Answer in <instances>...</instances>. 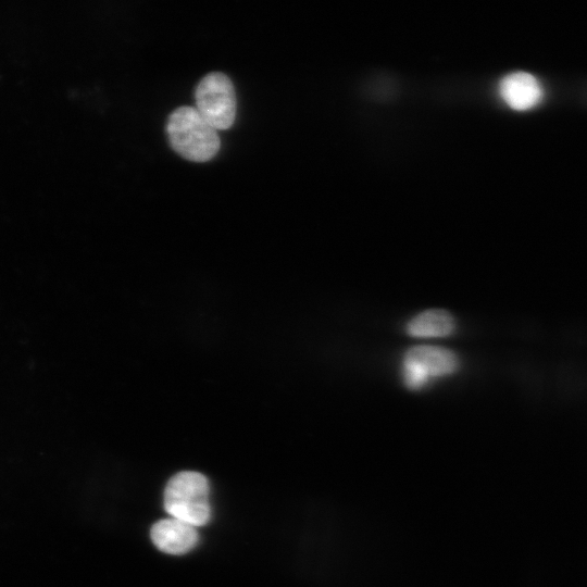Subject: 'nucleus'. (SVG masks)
Listing matches in <instances>:
<instances>
[{"label": "nucleus", "mask_w": 587, "mask_h": 587, "mask_svg": "<svg viewBox=\"0 0 587 587\" xmlns=\"http://www.w3.org/2000/svg\"><path fill=\"white\" fill-rule=\"evenodd\" d=\"M171 147L186 160L207 162L220 150L217 132L192 107L174 110L166 124Z\"/></svg>", "instance_id": "nucleus-1"}, {"label": "nucleus", "mask_w": 587, "mask_h": 587, "mask_svg": "<svg viewBox=\"0 0 587 587\" xmlns=\"http://www.w3.org/2000/svg\"><path fill=\"white\" fill-rule=\"evenodd\" d=\"M209 483L204 475L184 471L174 475L164 490V509L174 519L195 527L210 521Z\"/></svg>", "instance_id": "nucleus-2"}, {"label": "nucleus", "mask_w": 587, "mask_h": 587, "mask_svg": "<svg viewBox=\"0 0 587 587\" xmlns=\"http://www.w3.org/2000/svg\"><path fill=\"white\" fill-rule=\"evenodd\" d=\"M197 111L216 130L228 129L236 117V96L232 80L221 72H211L195 89Z\"/></svg>", "instance_id": "nucleus-3"}, {"label": "nucleus", "mask_w": 587, "mask_h": 587, "mask_svg": "<svg viewBox=\"0 0 587 587\" xmlns=\"http://www.w3.org/2000/svg\"><path fill=\"white\" fill-rule=\"evenodd\" d=\"M457 367V355L448 349L414 347L404 355L403 377L408 387L416 389L423 386L429 376L448 375Z\"/></svg>", "instance_id": "nucleus-4"}, {"label": "nucleus", "mask_w": 587, "mask_h": 587, "mask_svg": "<svg viewBox=\"0 0 587 587\" xmlns=\"http://www.w3.org/2000/svg\"><path fill=\"white\" fill-rule=\"evenodd\" d=\"M154 546L168 554L180 555L198 542L197 528L174 517L158 521L150 532Z\"/></svg>", "instance_id": "nucleus-5"}, {"label": "nucleus", "mask_w": 587, "mask_h": 587, "mask_svg": "<svg viewBox=\"0 0 587 587\" xmlns=\"http://www.w3.org/2000/svg\"><path fill=\"white\" fill-rule=\"evenodd\" d=\"M499 91L504 102L517 111L534 108L542 98L539 82L526 72H515L503 77L499 85Z\"/></svg>", "instance_id": "nucleus-6"}, {"label": "nucleus", "mask_w": 587, "mask_h": 587, "mask_svg": "<svg viewBox=\"0 0 587 587\" xmlns=\"http://www.w3.org/2000/svg\"><path fill=\"white\" fill-rule=\"evenodd\" d=\"M454 329L453 316L445 310L433 309L414 316L407 330L414 337H445Z\"/></svg>", "instance_id": "nucleus-7"}]
</instances>
